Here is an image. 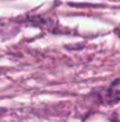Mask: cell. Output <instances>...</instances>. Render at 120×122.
<instances>
[{
    "mask_svg": "<svg viewBox=\"0 0 120 122\" xmlns=\"http://www.w3.org/2000/svg\"><path fill=\"white\" fill-rule=\"evenodd\" d=\"M105 101L108 104H113L120 101V77L114 80L108 86L105 95Z\"/></svg>",
    "mask_w": 120,
    "mask_h": 122,
    "instance_id": "obj_1",
    "label": "cell"
},
{
    "mask_svg": "<svg viewBox=\"0 0 120 122\" xmlns=\"http://www.w3.org/2000/svg\"><path fill=\"white\" fill-rule=\"evenodd\" d=\"M116 33H117V35H118V36L120 37V27H119V29H117V30H116Z\"/></svg>",
    "mask_w": 120,
    "mask_h": 122,
    "instance_id": "obj_2",
    "label": "cell"
}]
</instances>
